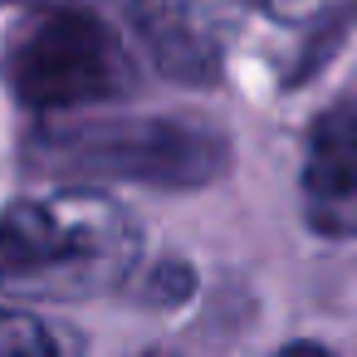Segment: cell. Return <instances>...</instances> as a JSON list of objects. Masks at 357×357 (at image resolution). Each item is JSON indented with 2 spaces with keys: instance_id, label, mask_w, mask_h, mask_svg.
I'll return each instance as SVG.
<instances>
[{
  "instance_id": "1",
  "label": "cell",
  "mask_w": 357,
  "mask_h": 357,
  "mask_svg": "<svg viewBox=\"0 0 357 357\" xmlns=\"http://www.w3.org/2000/svg\"><path fill=\"white\" fill-rule=\"evenodd\" d=\"M142 230L103 191H54L0 211V294L93 298L137 264Z\"/></svg>"
},
{
  "instance_id": "2",
  "label": "cell",
  "mask_w": 357,
  "mask_h": 357,
  "mask_svg": "<svg viewBox=\"0 0 357 357\" xmlns=\"http://www.w3.org/2000/svg\"><path fill=\"white\" fill-rule=\"evenodd\" d=\"M45 167L113 176L162 191H196L225 176L230 142L220 128L201 118H118V123H79L59 128L40 142Z\"/></svg>"
},
{
  "instance_id": "3",
  "label": "cell",
  "mask_w": 357,
  "mask_h": 357,
  "mask_svg": "<svg viewBox=\"0 0 357 357\" xmlns=\"http://www.w3.org/2000/svg\"><path fill=\"white\" fill-rule=\"evenodd\" d=\"M6 79L15 98L35 113H74L89 103H108L128 93L132 59L123 40L89 10L40 15L15 35L6 54Z\"/></svg>"
},
{
  "instance_id": "4",
  "label": "cell",
  "mask_w": 357,
  "mask_h": 357,
  "mask_svg": "<svg viewBox=\"0 0 357 357\" xmlns=\"http://www.w3.org/2000/svg\"><path fill=\"white\" fill-rule=\"evenodd\" d=\"M298 191H303V220L323 240H357V103L318 113Z\"/></svg>"
},
{
  "instance_id": "5",
  "label": "cell",
  "mask_w": 357,
  "mask_h": 357,
  "mask_svg": "<svg viewBox=\"0 0 357 357\" xmlns=\"http://www.w3.org/2000/svg\"><path fill=\"white\" fill-rule=\"evenodd\" d=\"M142 40H147L157 69L172 74V79L206 84L220 69V40H215V30L196 10H186V6H162V0L147 6L142 10Z\"/></svg>"
},
{
  "instance_id": "6",
  "label": "cell",
  "mask_w": 357,
  "mask_h": 357,
  "mask_svg": "<svg viewBox=\"0 0 357 357\" xmlns=\"http://www.w3.org/2000/svg\"><path fill=\"white\" fill-rule=\"evenodd\" d=\"M84 337L54 318H35L25 308H0V357H64V352H79Z\"/></svg>"
},
{
  "instance_id": "7",
  "label": "cell",
  "mask_w": 357,
  "mask_h": 357,
  "mask_svg": "<svg viewBox=\"0 0 357 357\" xmlns=\"http://www.w3.org/2000/svg\"><path fill=\"white\" fill-rule=\"evenodd\" d=\"M264 6L274 15H284V20H308V15H318L328 6V0H264Z\"/></svg>"
}]
</instances>
